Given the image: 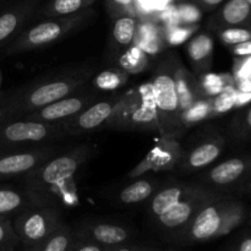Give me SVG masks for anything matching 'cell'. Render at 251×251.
Returning a JSON list of instances; mask_svg holds the SVG:
<instances>
[{"label": "cell", "mask_w": 251, "mask_h": 251, "mask_svg": "<svg viewBox=\"0 0 251 251\" xmlns=\"http://www.w3.org/2000/svg\"><path fill=\"white\" fill-rule=\"evenodd\" d=\"M184 149L176 137L162 136L153 149L129 173V178H139L147 173L173 171Z\"/></svg>", "instance_id": "12"}, {"label": "cell", "mask_w": 251, "mask_h": 251, "mask_svg": "<svg viewBox=\"0 0 251 251\" xmlns=\"http://www.w3.org/2000/svg\"><path fill=\"white\" fill-rule=\"evenodd\" d=\"M20 239L12 226V218L0 217V251H16Z\"/></svg>", "instance_id": "33"}, {"label": "cell", "mask_w": 251, "mask_h": 251, "mask_svg": "<svg viewBox=\"0 0 251 251\" xmlns=\"http://www.w3.org/2000/svg\"><path fill=\"white\" fill-rule=\"evenodd\" d=\"M176 7H178L180 25H200L203 12L199 5L193 1H185L178 4Z\"/></svg>", "instance_id": "35"}, {"label": "cell", "mask_w": 251, "mask_h": 251, "mask_svg": "<svg viewBox=\"0 0 251 251\" xmlns=\"http://www.w3.org/2000/svg\"><path fill=\"white\" fill-rule=\"evenodd\" d=\"M124 95L103 100H96L78 114L63 123L65 136H78L88 134L100 127L108 126L119 110Z\"/></svg>", "instance_id": "10"}, {"label": "cell", "mask_w": 251, "mask_h": 251, "mask_svg": "<svg viewBox=\"0 0 251 251\" xmlns=\"http://www.w3.org/2000/svg\"><path fill=\"white\" fill-rule=\"evenodd\" d=\"M134 44L149 56L158 55L167 47L164 26L156 19H139Z\"/></svg>", "instance_id": "16"}, {"label": "cell", "mask_w": 251, "mask_h": 251, "mask_svg": "<svg viewBox=\"0 0 251 251\" xmlns=\"http://www.w3.org/2000/svg\"><path fill=\"white\" fill-rule=\"evenodd\" d=\"M151 2H152V5H153V9L157 14V12L161 11V10H163L164 7H167L168 5L173 4V0H151Z\"/></svg>", "instance_id": "42"}, {"label": "cell", "mask_w": 251, "mask_h": 251, "mask_svg": "<svg viewBox=\"0 0 251 251\" xmlns=\"http://www.w3.org/2000/svg\"><path fill=\"white\" fill-rule=\"evenodd\" d=\"M12 118H15L14 107H12L10 96L6 95L0 98V125Z\"/></svg>", "instance_id": "39"}, {"label": "cell", "mask_w": 251, "mask_h": 251, "mask_svg": "<svg viewBox=\"0 0 251 251\" xmlns=\"http://www.w3.org/2000/svg\"><path fill=\"white\" fill-rule=\"evenodd\" d=\"M98 100V96L92 91H80L77 93L64 97L56 102L50 103L43 108L28 113L25 117L27 119L38 120L47 123H64L71 119L76 114Z\"/></svg>", "instance_id": "13"}, {"label": "cell", "mask_w": 251, "mask_h": 251, "mask_svg": "<svg viewBox=\"0 0 251 251\" xmlns=\"http://www.w3.org/2000/svg\"><path fill=\"white\" fill-rule=\"evenodd\" d=\"M48 203L26 188H0V217L12 218L26 208Z\"/></svg>", "instance_id": "17"}, {"label": "cell", "mask_w": 251, "mask_h": 251, "mask_svg": "<svg viewBox=\"0 0 251 251\" xmlns=\"http://www.w3.org/2000/svg\"><path fill=\"white\" fill-rule=\"evenodd\" d=\"M248 168L243 158H230L218 163L205 176V183L212 186H228L234 184L244 176Z\"/></svg>", "instance_id": "22"}, {"label": "cell", "mask_w": 251, "mask_h": 251, "mask_svg": "<svg viewBox=\"0 0 251 251\" xmlns=\"http://www.w3.org/2000/svg\"><path fill=\"white\" fill-rule=\"evenodd\" d=\"M245 126L249 130H251V107L247 112V114H245Z\"/></svg>", "instance_id": "45"}, {"label": "cell", "mask_w": 251, "mask_h": 251, "mask_svg": "<svg viewBox=\"0 0 251 251\" xmlns=\"http://www.w3.org/2000/svg\"><path fill=\"white\" fill-rule=\"evenodd\" d=\"M95 15L92 7L77 14L61 17H47L43 21L24 28L0 54L6 56L46 48L81 28Z\"/></svg>", "instance_id": "3"}, {"label": "cell", "mask_w": 251, "mask_h": 251, "mask_svg": "<svg viewBox=\"0 0 251 251\" xmlns=\"http://www.w3.org/2000/svg\"><path fill=\"white\" fill-rule=\"evenodd\" d=\"M137 25L139 19L134 15L124 14L114 17L110 34V49L113 53L118 54V58L123 51L134 44Z\"/></svg>", "instance_id": "21"}, {"label": "cell", "mask_w": 251, "mask_h": 251, "mask_svg": "<svg viewBox=\"0 0 251 251\" xmlns=\"http://www.w3.org/2000/svg\"><path fill=\"white\" fill-rule=\"evenodd\" d=\"M217 200V196L203 185H194L190 193L181 199L169 211L153 220L161 230L180 235L190 225L199 211L211 201Z\"/></svg>", "instance_id": "9"}, {"label": "cell", "mask_w": 251, "mask_h": 251, "mask_svg": "<svg viewBox=\"0 0 251 251\" xmlns=\"http://www.w3.org/2000/svg\"><path fill=\"white\" fill-rule=\"evenodd\" d=\"M191 1L195 2L196 5H199L202 10H211L213 9V7L218 6L220 4H222L225 0H191Z\"/></svg>", "instance_id": "41"}, {"label": "cell", "mask_w": 251, "mask_h": 251, "mask_svg": "<svg viewBox=\"0 0 251 251\" xmlns=\"http://www.w3.org/2000/svg\"><path fill=\"white\" fill-rule=\"evenodd\" d=\"M179 61L176 54H167L159 61L153 78L150 81L158 112L161 135L176 139L184 132L180 125V108L176 86V69Z\"/></svg>", "instance_id": "4"}, {"label": "cell", "mask_w": 251, "mask_h": 251, "mask_svg": "<svg viewBox=\"0 0 251 251\" xmlns=\"http://www.w3.org/2000/svg\"><path fill=\"white\" fill-rule=\"evenodd\" d=\"M223 146L225 142L221 137L203 140L202 142L193 146L188 151H183L173 171L184 176L198 173L199 171L212 164L221 156Z\"/></svg>", "instance_id": "14"}, {"label": "cell", "mask_w": 251, "mask_h": 251, "mask_svg": "<svg viewBox=\"0 0 251 251\" xmlns=\"http://www.w3.org/2000/svg\"><path fill=\"white\" fill-rule=\"evenodd\" d=\"M129 76V74L125 73L120 68L108 69V70L100 71L97 75H93V87L100 91L118 90L126 83Z\"/></svg>", "instance_id": "30"}, {"label": "cell", "mask_w": 251, "mask_h": 251, "mask_svg": "<svg viewBox=\"0 0 251 251\" xmlns=\"http://www.w3.org/2000/svg\"><path fill=\"white\" fill-rule=\"evenodd\" d=\"M58 150L51 146H39L21 151L0 153V181L22 178L38 168L41 164L56 154Z\"/></svg>", "instance_id": "11"}, {"label": "cell", "mask_w": 251, "mask_h": 251, "mask_svg": "<svg viewBox=\"0 0 251 251\" xmlns=\"http://www.w3.org/2000/svg\"><path fill=\"white\" fill-rule=\"evenodd\" d=\"M251 19V5L247 0H228L211 19L217 27H238Z\"/></svg>", "instance_id": "24"}, {"label": "cell", "mask_w": 251, "mask_h": 251, "mask_svg": "<svg viewBox=\"0 0 251 251\" xmlns=\"http://www.w3.org/2000/svg\"><path fill=\"white\" fill-rule=\"evenodd\" d=\"M65 137L63 123L12 118L0 125V153L44 146Z\"/></svg>", "instance_id": "5"}, {"label": "cell", "mask_w": 251, "mask_h": 251, "mask_svg": "<svg viewBox=\"0 0 251 251\" xmlns=\"http://www.w3.org/2000/svg\"><path fill=\"white\" fill-rule=\"evenodd\" d=\"M220 39L226 46H237L251 41V31L243 27H226L220 31Z\"/></svg>", "instance_id": "36"}, {"label": "cell", "mask_w": 251, "mask_h": 251, "mask_svg": "<svg viewBox=\"0 0 251 251\" xmlns=\"http://www.w3.org/2000/svg\"><path fill=\"white\" fill-rule=\"evenodd\" d=\"M194 185L195 184L173 183L157 190L149 200L147 212L150 217L152 220H156L157 217L171 210L176 203H178L181 199L185 198L190 193Z\"/></svg>", "instance_id": "19"}, {"label": "cell", "mask_w": 251, "mask_h": 251, "mask_svg": "<svg viewBox=\"0 0 251 251\" xmlns=\"http://www.w3.org/2000/svg\"><path fill=\"white\" fill-rule=\"evenodd\" d=\"M38 2L39 0H19L0 11V53L36 14Z\"/></svg>", "instance_id": "15"}, {"label": "cell", "mask_w": 251, "mask_h": 251, "mask_svg": "<svg viewBox=\"0 0 251 251\" xmlns=\"http://www.w3.org/2000/svg\"><path fill=\"white\" fill-rule=\"evenodd\" d=\"M93 144H80L61 154H54L31 173L20 178L22 186L48 203L56 205L53 193L66 189L80 169L96 154Z\"/></svg>", "instance_id": "1"}, {"label": "cell", "mask_w": 251, "mask_h": 251, "mask_svg": "<svg viewBox=\"0 0 251 251\" xmlns=\"http://www.w3.org/2000/svg\"><path fill=\"white\" fill-rule=\"evenodd\" d=\"M238 103V93L232 86H228L223 92L212 98V109L213 115H221L229 112L230 109L237 105Z\"/></svg>", "instance_id": "34"}, {"label": "cell", "mask_w": 251, "mask_h": 251, "mask_svg": "<svg viewBox=\"0 0 251 251\" xmlns=\"http://www.w3.org/2000/svg\"><path fill=\"white\" fill-rule=\"evenodd\" d=\"M215 42L211 34L202 32L195 34L186 42V54L191 66L198 74H203L210 69L213 60Z\"/></svg>", "instance_id": "20"}, {"label": "cell", "mask_w": 251, "mask_h": 251, "mask_svg": "<svg viewBox=\"0 0 251 251\" xmlns=\"http://www.w3.org/2000/svg\"><path fill=\"white\" fill-rule=\"evenodd\" d=\"M109 251H141L139 249H134V248L125 247V245H117V247L109 248Z\"/></svg>", "instance_id": "44"}, {"label": "cell", "mask_w": 251, "mask_h": 251, "mask_svg": "<svg viewBox=\"0 0 251 251\" xmlns=\"http://www.w3.org/2000/svg\"><path fill=\"white\" fill-rule=\"evenodd\" d=\"M108 11L113 17L119 15H135V0H105Z\"/></svg>", "instance_id": "37"}, {"label": "cell", "mask_w": 251, "mask_h": 251, "mask_svg": "<svg viewBox=\"0 0 251 251\" xmlns=\"http://www.w3.org/2000/svg\"><path fill=\"white\" fill-rule=\"evenodd\" d=\"M233 53L238 56H247L251 55V41L244 42V43L237 44V46H233Z\"/></svg>", "instance_id": "40"}, {"label": "cell", "mask_w": 251, "mask_h": 251, "mask_svg": "<svg viewBox=\"0 0 251 251\" xmlns=\"http://www.w3.org/2000/svg\"><path fill=\"white\" fill-rule=\"evenodd\" d=\"M215 117L212 109V98H200L195 103L180 112V125L183 131Z\"/></svg>", "instance_id": "27"}, {"label": "cell", "mask_w": 251, "mask_h": 251, "mask_svg": "<svg viewBox=\"0 0 251 251\" xmlns=\"http://www.w3.org/2000/svg\"><path fill=\"white\" fill-rule=\"evenodd\" d=\"M158 181L152 179H136L125 186L119 193V201L123 205H136L146 202L158 190Z\"/></svg>", "instance_id": "25"}, {"label": "cell", "mask_w": 251, "mask_h": 251, "mask_svg": "<svg viewBox=\"0 0 251 251\" xmlns=\"http://www.w3.org/2000/svg\"><path fill=\"white\" fill-rule=\"evenodd\" d=\"M200 28V25H178L166 29L167 47H179L189 41Z\"/></svg>", "instance_id": "32"}, {"label": "cell", "mask_w": 251, "mask_h": 251, "mask_svg": "<svg viewBox=\"0 0 251 251\" xmlns=\"http://www.w3.org/2000/svg\"><path fill=\"white\" fill-rule=\"evenodd\" d=\"M93 76V70L88 66L71 69L47 76L37 82L27 85L11 93L15 118H22L28 113L56 102L64 97L77 93L85 88Z\"/></svg>", "instance_id": "2"}, {"label": "cell", "mask_w": 251, "mask_h": 251, "mask_svg": "<svg viewBox=\"0 0 251 251\" xmlns=\"http://www.w3.org/2000/svg\"><path fill=\"white\" fill-rule=\"evenodd\" d=\"M238 251H251V238H247V239L243 240Z\"/></svg>", "instance_id": "43"}, {"label": "cell", "mask_w": 251, "mask_h": 251, "mask_svg": "<svg viewBox=\"0 0 251 251\" xmlns=\"http://www.w3.org/2000/svg\"><path fill=\"white\" fill-rule=\"evenodd\" d=\"M176 86L180 112L190 107L200 98H205L201 95L198 77L194 76V74L181 64V61H179L176 69Z\"/></svg>", "instance_id": "23"}, {"label": "cell", "mask_w": 251, "mask_h": 251, "mask_svg": "<svg viewBox=\"0 0 251 251\" xmlns=\"http://www.w3.org/2000/svg\"><path fill=\"white\" fill-rule=\"evenodd\" d=\"M81 235L82 239L91 240L105 248H113L125 244L131 238V232L124 226L100 222L85 226Z\"/></svg>", "instance_id": "18"}, {"label": "cell", "mask_w": 251, "mask_h": 251, "mask_svg": "<svg viewBox=\"0 0 251 251\" xmlns=\"http://www.w3.org/2000/svg\"><path fill=\"white\" fill-rule=\"evenodd\" d=\"M63 223L56 205H39L26 208L12 217V226L24 248L32 247L53 234Z\"/></svg>", "instance_id": "8"}, {"label": "cell", "mask_w": 251, "mask_h": 251, "mask_svg": "<svg viewBox=\"0 0 251 251\" xmlns=\"http://www.w3.org/2000/svg\"><path fill=\"white\" fill-rule=\"evenodd\" d=\"M74 239L71 228L63 222L53 234L32 247L24 248L22 251H68Z\"/></svg>", "instance_id": "26"}, {"label": "cell", "mask_w": 251, "mask_h": 251, "mask_svg": "<svg viewBox=\"0 0 251 251\" xmlns=\"http://www.w3.org/2000/svg\"><path fill=\"white\" fill-rule=\"evenodd\" d=\"M150 56L141 48L132 44L118 58V65L129 75L140 74L149 68Z\"/></svg>", "instance_id": "29"}, {"label": "cell", "mask_w": 251, "mask_h": 251, "mask_svg": "<svg viewBox=\"0 0 251 251\" xmlns=\"http://www.w3.org/2000/svg\"><path fill=\"white\" fill-rule=\"evenodd\" d=\"M0 85H1V73H0Z\"/></svg>", "instance_id": "46"}, {"label": "cell", "mask_w": 251, "mask_h": 251, "mask_svg": "<svg viewBox=\"0 0 251 251\" xmlns=\"http://www.w3.org/2000/svg\"><path fill=\"white\" fill-rule=\"evenodd\" d=\"M198 80L201 95L205 98H215L229 86L227 77L220 74L203 73L201 74L200 77H198Z\"/></svg>", "instance_id": "31"}, {"label": "cell", "mask_w": 251, "mask_h": 251, "mask_svg": "<svg viewBox=\"0 0 251 251\" xmlns=\"http://www.w3.org/2000/svg\"><path fill=\"white\" fill-rule=\"evenodd\" d=\"M108 126L122 130L158 132L161 135V124L151 82L124 95L119 110Z\"/></svg>", "instance_id": "7"}, {"label": "cell", "mask_w": 251, "mask_h": 251, "mask_svg": "<svg viewBox=\"0 0 251 251\" xmlns=\"http://www.w3.org/2000/svg\"><path fill=\"white\" fill-rule=\"evenodd\" d=\"M68 251H109V248H105L97 243L91 242V240L74 239Z\"/></svg>", "instance_id": "38"}, {"label": "cell", "mask_w": 251, "mask_h": 251, "mask_svg": "<svg viewBox=\"0 0 251 251\" xmlns=\"http://www.w3.org/2000/svg\"><path fill=\"white\" fill-rule=\"evenodd\" d=\"M242 220V208L232 202L211 201L203 206L179 237L188 243H203L226 234Z\"/></svg>", "instance_id": "6"}, {"label": "cell", "mask_w": 251, "mask_h": 251, "mask_svg": "<svg viewBox=\"0 0 251 251\" xmlns=\"http://www.w3.org/2000/svg\"><path fill=\"white\" fill-rule=\"evenodd\" d=\"M97 0H50L41 10L42 16L46 17H61L92 7Z\"/></svg>", "instance_id": "28"}, {"label": "cell", "mask_w": 251, "mask_h": 251, "mask_svg": "<svg viewBox=\"0 0 251 251\" xmlns=\"http://www.w3.org/2000/svg\"><path fill=\"white\" fill-rule=\"evenodd\" d=\"M247 1H248V2H249V4L251 5V0H247Z\"/></svg>", "instance_id": "47"}]
</instances>
